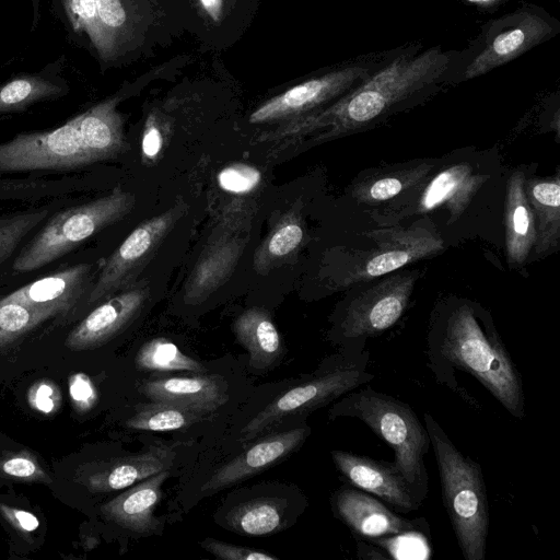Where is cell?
Returning a JSON list of instances; mask_svg holds the SVG:
<instances>
[{
    "label": "cell",
    "instance_id": "obj_28",
    "mask_svg": "<svg viewBox=\"0 0 560 560\" xmlns=\"http://www.w3.org/2000/svg\"><path fill=\"white\" fill-rule=\"evenodd\" d=\"M136 364L145 371H189L205 373L206 368L197 360L184 354L182 350L166 338H154L141 346Z\"/></svg>",
    "mask_w": 560,
    "mask_h": 560
},
{
    "label": "cell",
    "instance_id": "obj_23",
    "mask_svg": "<svg viewBox=\"0 0 560 560\" xmlns=\"http://www.w3.org/2000/svg\"><path fill=\"white\" fill-rule=\"evenodd\" d=\"M525 194L535 219L536 254L553 250L560 240V179L525 178Z\"/></svg>",
    "mask_w": 560,
    "mask_h": 560
},
{
    "label": "cell",
    "instance_id": "obj_6",
    "mask_svg": "<svg viewBox=\"0 0 560 560\" xmlns=\"http://www.w3.org/2000/svg\"><path fill=\"white\" fill-rule=\"evenodd\" d=\"M559 33L560 21L530 3L489 20L469 46L459 51L455 84L483 75Z\"/></svg>",
    "mask_w": 560,
    "mask_h": 560
},
{
    "label": "cell",
    "instance_id": "obj_1",
    "mask_svg": "<svg viewBox=\"0 0 560 560\" xmlns=\"http://www.w3.org/2000/svg\"><path fill=\"white\" fill-rule=\"evenodd\" d=\"M458 61V50L440 45L399 46L361 85L320 110L289 120L279 136L315 133L314 141L320 142L376 126L455 84Z\"/></svg>",
    "mask_w": 560,
    "mask_h": 560
},
{
    "label": "cell",
    "instance_id": "obj_41",
    "mask_svg": "<svg viewBox=\"0 0 560 560\" xmlns=\"http://www.w3.org/2000/svg\"><path fill=\"white\" fill-rule=\"evenodd\" d=\"M28 401L34 409L50 413L58 407L60 395L54 384L43 381L32 386Z\"/></svg>",
    "mask_w": 560,
    "mask_h": 560
},
{
    "label": "cell",
    "instance_id": "obj_19",
    "mask_svg": "<svg viewBox=\"0 0 560 560\" xmlns=\"http://www.w3.org/2000/svg\"><path fill=\"white\" fill-rule=\"evenodd\" d=\"M168 476L170 470L166 469L141 480L102 505V513L133 533L152 535L160 526L154 510L162 497V485Z\"/></svg>",
    "mask_w": 560,
    "mask_h": 560
},
{
    "label": "cell",
    "instance_id": "obj_27",
    "mask_svg": "<svg viewBox=\"0 0 560 560\" xmlns=\"http://www.w3.org/2000/svg\"><path fill=\"white\" fill-rule=\"evenodd\" d=\"M285 502L278 498H258L236 505L228 514V524L236 533L265 536L284 527Z\"/></svg>",
    "mask_w": 560,
    "mask_h": 560
},
{
    "label": "cell",
    "instance_id": "obj_13",
    "mask_svg": "<svg viewBox=\"0 0 560 560\" xmlns=\"http://www.w3.org/2000/svg\"><path fill=\"white\" fill-rule=\"evenodd\" d=\"M332 510L357 536L366 539L392 537L406 533L429 534L424 518H407L382 501L353 486L340 487L331 498Z\"/></svg>",
    "mask_w": 560,
    "mask_h": 560
},
{
    "label": "cell",
    "instance_id": "obj_25",
    "mask_svg": "<svg viewBox=\"0 0 560 560\" xmlns=\"http://www.w3.org/2000/svg\"><path fill=\"white\" fill-rule=\"evenodd\" d=\"M433 164L422 162L385 171L354 186V197L363 203L376 205L394 199L404 191L425 183Z\"/></svg>",
    "mask_w": 560,
    "mask_h": 560
},
{
    "label": "cell",
    "instance_id": "obj_32",
    "mask_svg": "<svg viewBox=\"0 0 560 560\" xmlns=\"http://www.w3.org/2000/svg\"><path fill=\"white\" fill-rule=\"evenodd\" d=\"M304 232L293 217L282 219L258 248L255 256L256 268H267L276 259L289 256L302 243Z\"/></svg>",
    "mask_w": 560,
    "mask_h": 560
},
{
    "label": "cell",
    "instance_id": "obj_29",
    "mask_svg": "<svg viewBox=\"0 0 560 560\" xmlns=\"http://www.w3.org/2000/svg\"><path fill=\"white\" fill-rule=\"evenodd\" d=\"M197 411L160 401L143 406L126 424L133 430L174 431L187 428L202 418Z\"/></svg>",
    "mask_w": 560,
    "mask_h": 560
},
{
    "label": "cell",
    "instance_id": "obj_16",
    "mask_svg": "<svg viewBox=\"0 0 560 560\" xmlns=\"http://www.w3.org/2000/svg\"><path fill=\"white\" fill-rule=\"evenodd\" d=\"M149 293L148 287H133L113 295L69 334L67 347L84 350L104 343L133 320L144 306Z\"/></svg>",
    "mask_w": 560,
    "mask_h": 560
},
{
    "label": "cell",
    "instance_id": "obj_38",
    "mask_svg": "<svg viewBox=\"0 0 560 560\" xmlns=\"http://www.w3.org/2000/svg\"><path fill=\"white\" fill-rule=\"evenodd\" d=\"M200 546L214 557L223 560H278L264 550L240 547L213 538H206Z\"/></svg>",
    "mask_w": 560,
    "mask_h": 560
},
{
    "label": "cell",
    "instance_id": "obj_34",
    "mask_svg": "<svg viewBox=\"0 0 560 560\" xmlns=\"http://www.w3.org/2000/svg\"><path fill=\"white\" fill-rule=\"evenodd\" d=\"M47 212L39 209L0 219V265L12 255L24 236L44 220Z\"/></svg>",
    "mask_w": 560,
    "mask_h": 560
},
{
    "label": "cell",
    "instance_id": "obj_35",
    "mask_svg": "<svg viewBox=\"0 0 560 560\" xmlns=\"http://www.w3.org/2000/svg\"><path fill=\"white\" fill-rule=\"evenodd\" d=\"M261 179L260 172L248 164L234 163L218 174L219 186L232 194H246L257 187Z\"/></svg>",
    "mask_w": 560,
    "mask_h": 560
},
{
    "label": "cell",
    "instance_id": "obj_4",
    "mask_svg": "<svg viewBox=\"0 0 560 560\" xmlns=\"http://www.w3.org/2000/svg\"><path fill=\"white\" fill-rule=\"evenodd\" d=\"M439 469L442 500L465 560H485L490 510L481 466L463 454L440 423L423 413Z\"/></svg>",
    "mask_w": 560,
    "mask_h": 560
},
{
    "label": "cell",
    "instance_id": "obj_37",
    "mask_svg": "<svg viewBox=\"0 0 560 560\" xmlns=\"http://www.w3.org/2000/svg\"><path fill=\"white\" fill-rule=\"evenodd\" d=\"M0 471L9 477L28 481L47 479L36 458L26 452L2 458Z\"/></svg>",
    "mask_w": 560,
    "mask_h": 560
},
{
    "label": "cell",
    "instance_id": "obj_11",
    "mask_svg": "<svg viewBox=\"0 0 560 560\" xmlns=\"http://www.w3.org/2000/svg\"><path fill=\"white\" fill-rule=\"evenodd\" d=\"M179 215V207H174L138 225L105 261L90 291L89 304L107 299L116 291L129 287L153 257Z\"/></svg>",
    "mask_w": 560,
    "mask_h": 560
},
{
    "label": "cell",
    "instance_id": "obj_17",
    "mask_svg": "<svg viewBox=\"0 0 560 560\" xmlns=\"http://www.w3.org/2000/svg\"><path fill=\"white\" fill-rule=\"evenodd\" d=\"M141 392L151 401L180 406L202 415L218 410L229 399L222 378L200 373L151 378L143 382Z\"/></svg>",
    "mask_w": 560,
    "mask_h": 560
},
{
    "label": "cell",
    "instance_id": "obj_26",
    "mask_svg": "<svg viewBox=\"0 0 560 560\" xmlns=\"http://www.w3.org/2000/svg\"><path fill=\"white\" fill-rule=\"evenodd\" d=\"M240 246L236 243L218 244L201 257L186 285V298L189 302H199L215 290L232 271Z\"/></svg>",
    "mask_w": 560,
    "mask_h": 560
},
{
    "label": "cell",
    "instance_id": "obj_36",
    "mask_svg": "<svg viewBox=\"0 0 560 560\" xmlns=\"http://www.w3.org/2000/svg\"><path fill=\"white\" fill-rule=\"evenodd\" d=\"M69 20L75 31H85L98 50L101 45L97 25L96 0H65Z\"/></svg>",
    "mask_w": 560,
    "mask_h": 560
},
{
    "label": "cell",
    "instance_id": "obj_24",
    "mask_svg": "<svg viewBox=\"0 0 560 560\" xmlns=\"http://www.w3.org/2000/svg\"><path fill=\"white\" fill-rule=\"evenodd\" d=\"M233 330L247 350L252 368L265 370L276 363L283 352L277 327L267 311L252 307L237 316Z\"/></svg>",
    "mask_w": 560,
    "mask_h": 560
},
{
    "label": "cell",
    "instance_id": "obj_42",
    "mask_svg": "<svg viewBox=\"0 0 560 560\" xmlns=\"http://www.w3.org/2000/svg\"><path fill=\"white\" fill-rule=\"evenodd\" d=\"M0 512L11 525L21 532L30 533L39 526L37 517L27 511L0 504Z\"/></svg>",
    "mask_w": 560,
    "mask_h": 560
},
{
    "label": "cell",
    "instance_id": "obj_21",
    "mask_svg": "<svg viewBox=\"0 0 560 560\" xmlns=\"http://www.w3.org/2000/svg\"><path fill=\"white\" fill-rule=\"evenodd\" d=\"M482 180V176L467 163L450 165L423 184L418 211L427 213L444 208L457 217L468 206Z\"/></svg>",
    "mask_w": 560,
    "mask_h": 560
},
{
    "label": "cell",
    "instance_id": "obj_5",
    "mask_svg": "<svg viewBox=\"0 0 560 560\" xmlns=\"http://www.w3.org/2000/svg\"><path fill=\"white\" fill-rule=\"evenodd\" d=\"M330 417H350L365 423L394 451L392 464L415 498L420 502L427 499L429 475L423 458L431 444L425 427L408 404L366 384L343 395L332 406Z\"/></svg>",
    "mask_w": 560,
    "mask_h": 560
},
{
    "label": "cell",
    "instance_id": "obj_2",
    "mask_svg": "<svg viewBox=\"0 0 560 560\" xmlns=\"http://www.w3.org/2000/svg\"><path fill=\"white\" fill-rule=\"evenodd\" d=\"M429 368L436 380L451 385L454 370L474 376L514 418L523 420V381L490 315L467 301L435 312L428 332Z\"/></svg>",
    "mask_w": 560,
    "mask_h": 560
},
{
    "label": "cell",
    "instance_id": "obj_12",
    "mask_svg": "<svg viewBox=\"0 0 560 560\" xmlns=\"http://www.w3.org/2000/svg\"><path fill=\"white\" fill-rule=\"evenodd\" d=\"M369 236L375 240V247L369 254L354 259L348 276L350 283L389 275L443 249L442 238L429 226L420 224L408 229L372 231Z\"/></svg>",
    "mask_w": 560,
    "mask_h": 560
},
{
    "label": "cell",
    "instance_id": "obj_9",
    "mask_svg": "<svg viewBox=\"0 0 560 560\" xmlns=\"http://www.w3.org/2000/svg\"><path fill=\"white\" fill-rule=\"evenodd\" d=\"M368 364L366 351L337 355L322 373L284 392L257 413L244 427L242 441L255 439L288 416L312 411L369 384L375 375L368 371Z\"/></svg>",
    "mask_w": 560,
    "mask_h": 560
},
{
    "label": "cell",
    "instance_id": "obj_43",
    "mask_svg": "<svg viewBox=\"0 0 560 560\" xmlns=\"http://www.w3.org/2000/svg\"><path fill=\"white\" fill-rule=\"evenodd\" d=\"M358 556L361 559H388L389 555L383 548H377L374 545L364 541H358Z\"/></svg>",
    "mask_w": 560,
    "mask_h": 560
},
{
    "label": "cell",
    "instance_id": "obj_8",
    "mask_svg": "<svg viewBox=\"0 0 560 560\" xmlns=\"http://www.w3.org/2000/svg\"><path fill=\"white\" fill-rule=\"evenodd\" d=\"M396 48L370 52L301 82L259 105L250 124L291 120L320 110L361 85L395 54Z\"/></svg>",
    "mask_w": 560,
    "mask_h": 560
},
{
    "label": "cell",
    "instance_id": "obj_31",
    "mask_svg": "<svg viewBox=\"0 0 560 560\" xmlns=\"http://www.w3.org/2000/svg\"><path fill=\"white\" fill-rule=\"evenodd\" d=\"M50 317L55 316L4 296L0 300V348L12 343Z\"/></svg>",
    "mask_w": 560,
    "mask_h": 560
},
{
    "label": "cell",
    "instance_id": "obj_22",
    "mask_svg": "<svg viewBox=\"0 0 560 560\" xmlns=\"http://www.w3.org/2000/svg\"><path fill=\"white\" fill-rule=\"evenodd\" d=\"M525 175L512 173L505 198V244L508 259L522 265L536 241L535 219L525 194Z\"/></svg>",
    "mask_w": 560,
    "mask_h": 560
},
{
    "label": "cell",
    "instance_id": "obj_18",
    "mask_svg": "<svg viewBox=\"0 0 560 560\" xmlns=\"http://www.w3.org/2000/svg\"><path fill=\"white\" fill-rule=\"evenodd\" d=\"M91 269V264L71 266L31 282L5 296L54 316L65 314L88 290Z\"/></svg>",
    "mask_w": 560,
    "mask_h": 560
},
{
    "label": "cell",
    "instance_id": "obj_30",
    "mask_svg": "<svg viewBox=\"0 0 560 560\" xmlns=\"http://www.w3.org/2000/svg\"><path fill=\"white\" fill-rule=\"evenodd\" d=\"M61 93L59 85L43 78H16L0 88V114L23 110L35 102Z\"/></svg>",
    "mask_w": 560,
    "mask_h": 560
},
{
    "label": "cell",
    "instance_id": "obj_45",
    "mask_svg": "<svg viewBox=\"0 0 560 560\" xmlns=\"http://www.w3.org/2000/svg\"><path fill=\"white\" fill-rule=\"evenodd\" d=\"M457 1H460L468 5L475 7L481 11L493 12L509 0H457Z\"/></svg>",
    "mask_w": 560,
    "mask_h": 560
},
{
    "label": "cell",
    "instance_id": "obj_39",
    "mask_svg": "<svg viewBox=\"0 0 560 560\" xmlns=\"http://www.w3.org/2000/svg\"><path fill=\"white\" fill-rule=\"evenodd\" d=\"M164 140L165 132L162 122L155 115H150L142 135L141 150L143 159L149 162H154L161 154Z\"/></svg>",
    "mask_w": 560,
    "mask_h": 560
},
{
    "label": "cell",
    "instance_id": "obj_15",
    "mask_svg": "<svg viewBox=\"0 0 560 560\" xmlns=\"http://www.w3.org/2000/svg\"><path fill=\"white\" fill-rule=\"evenodd\" d=\"M311 430L300 425L264 436L242 454L218 468L202 485V492L211 493L235 485L280 463L296 451Z\"/></svg>",
    "mask_w": 560,
    "mask_h": 560
},
{
    "label": "cell",
    "instance_id": "obj_33",
    "mask_svg": "<svg viewBox=\"0 0 560 560\" xmlns=\"http://www.w3.org/2000/svg\"><path fill=\"white\" fill-rule=\"evenodd\" d=\"M97 25L101 45L97 50L103 59L114 51L117 36L127 22V13L121 0H96Z\"/></svg>",
    "mask_w": 560,
    "mask_h": 560
},
{
    "label": "cell",
    "instance_id": "obj_20",
    "mask_svg": "<svg viewBox=\"0 0 560 560\" xmlns=\"http://www.w3.org/2000/svg\"><path fill=\"white\" fill-rule=\"evenodd\" d=\"M174 451L166 445H153L148 451L103 463L86 478L94 492L120 490L172 466Z\"/></svg>",
    "mask_w": 560,
    "mask_h": 560
},
{
    "label": "cell",
    "instance_id": "obj_40",
    "mask_svg": "<svg viewBox=\"0 0 560 560\" xmlns=\"http://www.w3.org/2000/svg\"><path fill=\"white\" fill-rule=\"evenodd\" d=\"M69 394L75 406L80 411L91 409L96 402V389L84 373H75L69 378Z\"/></svg>",
    "mask_w": 560,
    "mask_h": 560
},
{
    "label": "cell",
    "instance_id": "obj_3",
    "mask_svg": "<svg viewBox=\"0 0 560 560\" xmlns=\"http://www.w3.org/2000/svg\"><path fill=\"white\" fill-rule=\"evenodd\" d=\"M116 103L102 102L54 130L0 143V171L73 170L117 156L126 140Z\"/></svg>",
    "mask_w": 560,
    "mask_h": 560
},
{
    "label": "cell",
    "instance_id": "obj_14",
    "mask_svg": "<svg viewBox=\"0 0 560 560\" xmlns=\"http://www.w3.org/2000/svg\"><path fill=\"white\" fill-rule=\"evenodd\" d=\"M331 457L351 486L375 495L398 512L408 514L422 505L392 463L338 450L331 451Z\"/></svg>",
    "mask_w": 560,
    "mask_h": 560
},
{
    "label": "cell",
    "instance_id": "obj_44",
    "mask_svg": "<svg viewBox=\"0 0 560 560\" xmlns=\"http://www.w3.org/2000/svg\"><path fill=\"white\" fill-rule=\"evenodd\" d=\"M203 11L213 21H219L223 13V0H199Z\"/></svg>",
    "mask_w": 560,
    "mask_h": 560
},
{
    "label": "cell",
    "instance_id": "obj_7",
    "mask_svg": "<svg viewBox=\"0 0 560 560\" xmlns=\"http://www.w3.org/2000/svg\"><path fill=\"white\" fill-rule=\"evenodd\" d=\"M136 198L120 187L109 194L54 215L13 262L18 272L36 270L72 250L104 228L119 221L135 207Z\"/></svg>",
    "mask_w": 560,
    "mask_h": 560
},
{
    "label": "cell",
    "instance_id": "obj_10",
    "mask_svg": "<svg viewBox=\"0 0 560 560\" xmlns=\"http://www.w3.org/2000/svg\"><path fill=\"white\" fill-rule=\"evenodd\" d=\"M417 275L415 271L390 275L350 300L336 329L345 353L365 352L369 338L398 322L409 303Z\"/></svg>",
    "mask_w": 560,
    "mask_h": 560
}]
</instances>
